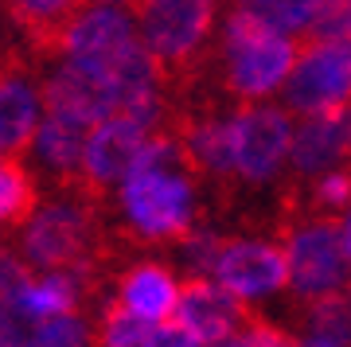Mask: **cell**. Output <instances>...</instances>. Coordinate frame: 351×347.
<instances>
[{
	"label": "cell",
	"mask_w": 351,
	"mask_h": 347,
	"mask_svg": "<svg viewBox=\"0 0 351 347\" xmlns=\"http://www.w3.org/2000/svg\"><path fill=\"white\" fill-rule=\"evenodd\" d=\"M351 149V129L343 117H301L297 133H293V152H289V168L293 180H324L336 172L343 152Z\"/></svg>",
	"instance_id": "obj_12"
},
{
	"label": "cell",
	"mask_w": 351,
	"mask_h": 347,
	"mask_svg": "<svg viewBox=\"0 0 351 347\" xmlns=\"http://www.w3.org/2000/svg\"><path fill=\"white\" fill-rule=\"evenodd\" d=\"M304 339L328 347H351V304L343 297L308 304L304 309Z\"/></svg>",
	"instance_id": "obj_17"
},
{
	"label": "cell",
	"mask_w": 351,
	"mask_h": 347,
	"mask_svg": "<svg viewBox=\"0 0 351 347\" xmlns=\"http://www.w3.org/2000/svg\"><path fill=\"white\" fill-rule=\"evenodd\" d=\"M90 133L94 129L82 121L43 113L32 152H36L43 176L51 180V187H82V160H86Z\"/></svg>",
	"instance_id": "obj_11"
},
{
	"label": "cell",
	"mask_w": 351,
	"mask_h": 347,
	"mask_svg": "<svg viewBox=\"0 0 351 347\" xmlns=\"http://www.w3.org/2000/svg\"><path fill=\"white\" fill-rule=\"evenodd\" d=\"M219 347H301V339L274 328V324H265V320H254L242 335H234V339H226Z\"/></svg>",
	"instance_id": "obj_21"
},
{
	"label": "cell",
	"mask_w": 351,
	"mask_h": 347,
	"mask_svg": "<svg viewBox=\"0 0 351 347\" xmlns=\"http://www.w3.org/2000/svg\"><path fill=\"white\" fill-rule=\"evenodd\" d=\"M199 184L203 180L176 133V121L152 133L141 160L117 187V211L125 219V226H117L121 238L129 246H180L203 226L195 219Z\"/></svg>",
	"instance_id": "obj_1"
},
{
	"label": "cell",
	"mask_w": 351,
	"mask_h": 347,
	"mask_svg": "<svg viewBox=\"0 0 351 347\" xmlns=\"http://www.w3.org/2000/svg\"><path fill=\"white\" fill-rule=\"evenodd\" d=\"M145 347H203V344L188 332V328H180L176 320H168V324H152Z\"/></svg>",
	"instance_id": "obj_22"
},
{
	"label": "cell",
	"mask_w": 351,
	"mask_h": 347,
	"mask_svg": "<svg viewBox=\"0 0 351 347\" xmlns=\"http://www.w3.org/2000/svg\"><path fill=\"white\" fill-rule=\"evenodd\" d=\"M149 332H152L149 320L133 316L121 300L113 297L106 300V309L94 320V347H145Z\"/></svg>",
	"instance_id": "obj_15"
},
{
	"label": "cell",
	"mask_w": 351,
	"mask_h": 347,
	"mask_svg": "<svg viewBox=\"0 0 351 347\" xmlns=\"http://www.w3.org/2000/svg\"><path fill=\"white\" fill-rule=\"evenodd\" d=\"M343 300H348V304H351V281H348V289H343Z\"/></svg>",
	"instance_id": "obj_25"
},
{
	"label": "cell",
	"mask_w": 351,
	"mask_h": 347,
	"mask_svg": "<svg viewBox=\"0 0 351 347\" xmlns=\"http://www.w3.org/2000/svg\"><path fill=\"white\" fill-rule=\"evenodd\" d=\"M343 246H348V258H351V215H348V223H343Z\"/></svg>",
	"instance_id": "obj_23"
},
{
	"label": "cell",
	"mask_w": 351,
	"mask_h": 347,
	"mask_svg": "<svg viewBox=\"0 0 351 347\" xmlns=\"http://www.w3.org/2000/svg\"><path fill=\"white\" fill-rule=\"evenodd\" d=\"M289 258V289L297 293L304 309L320 300L343 297L351 273H348V246H343V223L339 219H301L281 226Z\"/></svg>",
	"instance_id": "obj_3"
},
{
	"label": "cell",
	"mask_w": 351,
	"mask_h": 347,
	"mask_svg": "<svg viewBox=\"0 0 351 347\" xmlns=\"http://www.w3.org/2000/svg\"><path fill=\"white\" fill-rule=\"evenodd\" d=\"M301 347H328V344H316V339H301Z\"/></svg>",
	"instance_id": "obj_24"
},
{
	"label": "cell",
	"mask_w": 351,
	"mask_h": 347,
	"mask_svg": "<svg viewBox=\"0 0 351 347\" xmlns=\"http://www.w3.org/2000/svg\"><path fill=\"white\" fill-rule=\"evenodd\" d=\"M304 207H308V219H336V211L351 207V168H336L332 176L316 180L308 187Z\"/></svg>",
	"instance_id": "obj_19"
},
{
	"label": "cell",
	"mask_w": 351,
	"mask_h": 347,
	"mask_svg": "<svg viewBox=\"0 0 351 347\" xmlns=\"http://www.w3.org/2000/svg\"><path fill=\"white\" fill-rule=\"evenodd\" d=\"M39 191L36 176L27 172L24 160H16V156H0V242L4 235H20L27 223H32V215L39 211Z\"/></svg>",
	"instance_id": "obj_14"
},
{
	"label": "cell",
	"mask_w": 351,
	"mask_h": 347,
	"mask_svg": "<svg viewBox=\"0 0 351 347\" xmlns=\"http://www.w3.org/2000/svg\"><path fill=\"white\" fill-rule=\"evenodd\" d=\"M258 320V312L250 309V300L234 297L230 289H223L215 277H188L180 285V309H176V324L188 328L203 347H219L226 339L242 335Z\"/></svg>",
	"instance_id": "obj_7"
},
{
	"label": "cell",
	"mask_w": 351,
	"mask_h": 347,
	"mask_svg": "<svg viewBox=\"0 0 351 347\" xmlns=\"http://www.w3.org/2000/svg\"><path fill=\"white\" fill-rule=\"evenodd\" d=\"M94 0H0V16L12 24L20 47L32 59H63L66 36Z\"/></svg>",
	"instance_id": "obj_9"
},
{
	"label": "cell",
	"mask_w": 351,
	"mask_h": 347,
	"mask_svg": "<svg viewBox=\"0 0 351 347\" xmlns=\"http://www.w3.org/2000/svg\"><path fill=\"white\" fill-rule=\"evenodd\" d=\"M32 347H94V320L86 312H66V316L39 320Z\"/></svg>",
	"instance_id": "obj_18"
},
{
	"label": "cell",
	"mask_w": 351,
	"mask_h": 347,
	"mask_svg": "<svg viewBox=\"0 0 351 347\" xmlns=\"http://www.w3.org/2000/svg\"><path fill=\"white\" fill-rule=\"evenodd\" d=\"M351 106V39H301L285 82V110L301 117H343Z\"/></svg>",
	"instance_id": "obj_4"
},
{
	"label": "cell",
	"mask_w": 351,
	"mask_h": 347,
	"mask_svg": "<svg viewBox=\"0 0 351 347\" xmlns=\"http://www.w3.org/2000/svg\"><path fill=\"white\" fill-rule=\"evenodd\" d=\"M301 39H351V0H320L313 27Z\"/></svg>",
	"instance_id": "obj_20"
},
{
	"label": "cell",
	"mask_w": 351,
	"mask_h": 347,
	"mask_svg": "<svg viewBox=\"0 0 351 347\" xmlns=\"http://www.w3.org/2000/svg\"><path fill=\"white\" fill-rule=\"evenodd\" d=\"M234 129V176L242 184H265L281 172L293 152V113L285 106H239L230 113Z\"/></svg>",
	"instance_id": "obj_5"
},
{
	"label": "cell",
	"mask_w": 351,
	"mask_h": 347,
	"mask_svg": "<svg viewBox=\"0 0 351 347\" xmlns=\"http://www.w3.org/2000/svg\"><path fill=\"white\" fill-rule=\"evenodd\" d=\"M230 8H234V0H230Z\"/></svg>",
	"instance_id": "obj_26"
},
{
	"label": "cell",
	"mask_w": 351,
	"mask_h": 347,
	"mask_svg": "<svg viewBox=\"0 0 351 347\" xmlns=\"http://www.w3.org/2000/svg\"><path fill=\"white\" fill-rule=\"evenodd\" d=\"M211 277L242 300L274 293L289 281L285 242L281 238H274V242H265V238H226L211 265Z\"/></svg>",
	"instance_id": "obj_8"
},
{
	"label": "cell",
	"mask_w": 351,
	"mask_h": 347,
	"mask_svg": "<svg viewBox=\"0 0 351 347\" xmlns=\"http://www.w3.org/2000/svg\"><path fill=\"white\" fill-rule=\"evenodd\" d=\"M234 8L254 12L262 24L285 32V36H304L316 20L320 0H234Z\"/></svg>",
	"instance_id": "obj_16"
},
{
	"label": "cell",
	"mask_w": 351,
	"mask_h": 347,
	"mask_svg": "<svg viewBox=\"0 0 351 347\" xmlns=\"http://www.w3.org/2000/svg\"><path fill=\"white\" fill-rule=\"evenodd\" d=\"M117 300L141 320L168 324L180 309V281L160 261H137L117 277Z\"/></svg>",
	"instance_id": "obj_13"
},
{
	"label": "cell",
	"mask_w": 351,
	"mask_h": 347,
	"mask_svg": "<svg viewBox=\"0 0 351 347\" xmlns=\"http://www.w3.org/2000/svg\"><path fill=\"white\" fill-rule=\"evenodd\" d=\"M141 39L137 16L129 8H113V4H94L66 36L63 59L66 62H113L137 51Z\"/></svg>",
	"instance_id": "obj_10"
},
{
	"label": "cell",
	"mask_w": 351,
	"mask_h": 347,
	"mask_svg": "<svg viewBox=\"0 0 351 347\" xmlns=\"http://www.w3.org/2000/svg\"><path fill=\"white\" fill-rule=\"evenodd\" d=\"M301 55V39L262 24L246 8H230L223 32L215 36L207 75L219 78V90L230 106H262L277 86H285Z\"/></svg>",
	"instance_id": "obj_2"
},
{
	"label": "cell",
	"mask_w": 351,
	"mask_h": 347,
	"mask_svg": "<svg viewBox=\"0 0 351 347\" xmlns=\"http://www.w3.org/2000/svg\"><path fill=\"white\" fill-rule=\"evenodd\" d=\"M152 141V129L141 125L137 117H110L90 133L86 160H82V191L98 203L113 207L117 187L125 184L133 164L141 160L145 145Z\"/></svg>",
	"instance_id": "obj_6"
}]
</instances>
